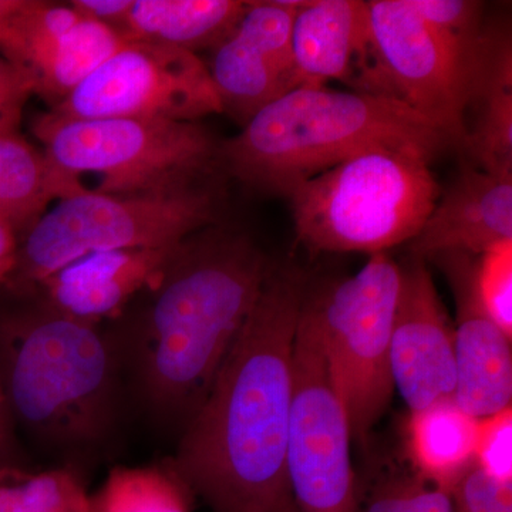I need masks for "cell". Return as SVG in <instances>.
Segmentation results:
<instances>
[{
	"label": "cell",
	"instance_id": "6da1fadb",
	"mask_svg": "<svg viewBox=\"0 0 512 512\" xmlns=\"http://www.w3.org/2000/svg\"><path fill=\"white\" fill-rule=\"evenodd\" d=\"M308 279L272 265L198 412L175 470L212 512H298L286 477L293 346Z\"/></svg>",
	"mask_w": 512,
	"mask_h": 512
},
{
	"label": "cell",
	"instance_id": "f546056e",
	"mask_svg": "<svg viewBox=\"0 0 512 512\" xmlns=\"http://www.w3.org/2000/svg\"><path fill=\"white\" fill-rule=\"evenodd\" d=\"M15 420L6 397L2 377H0V468L25 466V453L20 447L18 434H16Z\"/></svg>",
	"mask_w": 512,
	"mask_h": 512
},
{
	"label": "cell",
	"instance_id": "d4e9b609",
	"mask_svg": "<svg viewBox=\"0 0 512 512\" xmlns=\"http://www.w3.org/2000/svg\"><path fill=\"white\" fill-rule=\"evenodd\" d=\"M355 512H454V501L413 471L393 470L357 490Z\"/></svg>",
	"mask_w": 512,
	"mask_h": 512
},
{
	"label": "cell",
	"instance_id": "7402d4cb",
	"mask_svg": "<svg viewBox=\"0 0 512 512\" xmlns=\"http://www.w3.org/2000/svg\"><path fill=\"white\" fill-rule=\"evenodd\" d=\"M195 495L173 461L111 468L90 494L89 512H192Z\"/></svg>",
	"mask_w": 512,
	"mask_h": 512
},
{
	"label": "cell",
	"instance_id": "4316f807",
	"mask_svg": "<svg viewBox=\"0 0 512 512\" xmlns=\"http://www.w3.org/2000/svg\"><path fill=\"white\" fill-rule=\"evenodd\" d=\"M474 463L495 483L512 485V406L478 419Z\"/></svg>",
	"mask_w": 512,
	"mask_h": 512
},
{
	"label": "cell",
	"instance_id": "e0dca14e",
	"mask_svg": "<svg viewBox=\"0 0 512 512\" xmlns=\"http://www.w3.org/2000/svg\"><path fill=\"white\" fill-rule=\"evenodd\" d=\"M181 244L82 256L47 276L32 293L53 311L100 325L120 316L141 292L154 288Z\"/></svg>",
	"mask_w": 512,
	"mask_h": 512
},
{
	"label": "cell",
	"instance_id": "3957f363",
	"mask_svg": "<svg viewBox=\"0 0 512 512\" xmlns=\"http://www.w3.org/2000/svg\"><path fill=\"white\" fill-rule=\"evenodd\" d=\"M123 362L100 325L36 306L0 313V377L16 427L60 453L92 450L117 417Z\"/></svg>",
	"mask_w": 512,
	"mask_h": 512
},
{
	"label": "cell",
	"instance_id": "ba28073f",
	"mask_svg": "<svg viewBox=\"0 0 512 512\" xmlns=\"http://www.w3.org/2000/svg\"><path fill=\"white\" fill-rule=\"evenodd\" d=\"M402 269L387 252L357 274L306 288L301 315L322 349L353 440L366 441L394 392L390 343Z\"/></svg>",
	"mask_w": 512,
	"mask_h": 512
},
{
	"label": "cell",
	"instance_id": "ffe728a7",
	"mask_svg": "<svg viewBox=\"0 0 512 512\" xmlns=\"http://www.w3.org/2000/svg\"><path fill=\"white\" fill-rule=\"evenodd\" d=\"M477 429L478 419L470 416L454 397L410 412L406 447L413 473L434 487L453 493L476 468Z\"/></svg>",
	"mask_w": 512,
	"mask_h": 512
},
{
	"label": "cell",
	"instance_id": "5bb4252c",
	"mask_svg": "<svg viewBox=\"0 0 512 512\" xmlns=\"http://www.w3.org/2000/svg\"><path fill=\"white\" fill-rule=\"evenodd\" d=\"M399 296L390 343V370L410 412L453 397L456 387L454 326L427 261L400 265Z\"/></svg>",
	"mask_w": 512,
	"mask_h": 512
},
{
	"label": "cell",
	"instance_id": "9c48e42d",
	"mask_svg": "<svg viewBox=\"0 0 512 512\" xmlns=\"http://www.w3.org/2000/svg\"><path fill=\"white\" fill-rule=\"evenodd\" d=\"M49 113L198 123L224 109L208 64L197 53L128 40Z\"/></svg>",
	"mask_w": 512,
	"mask_h": 512
},
{
	"label": "cell",
	"instance_id": "30bf717a",
	"mask_svg": "<svg viewBox=\"0 0 512 512\" xmlns=\"http://www.w3.org/2000/svg\"><path fill=\"white\" fill-rule=\"evenodd\" d=\"M370 25L394 97L443 130L466 136L468 90L484 30L463 36L421 18L409 0H370Z\"/></svg>",
	"mask_w": 512,
	"mask_h": 512
},
{
	"label": "cell",
	"instance_id": "603a6c76",
	"mask_svg": "<svg viewBox=\"0 0 512 512\" xmlns=\"http://www.w3.org/2000/svg\"><path fill=\"white\" fill-rule=\"evenodd\" d=\"M55 201L43 151L20 133L0 134V217L22 237Z\"/></svg>",
	"mask_w": 512,
	"mask_h": 512
},
{
	"label": "cell",
	"instance_id": "2e32d148",
	"mask_svg": "<svg viewBox=\"0 0 512 512\" xmlns=\"http://www.w3.org/2000/svg\"><path fill=\"white\" fill-rule=\"evenodd\" d=\"M474 256L448 252L433 256L443 269L456 301L454 400L476 419L511 406L512 346L510 336L488 318L474 288Z\"/></svg>",
	"mask_w": 512,
	"mask_h": 512
},
{
	"label": "cell",
	"instance_id": "484cf974",
	"mask_svg": "<svg viewBox=\"0 0 512 512\" xmlns=\"http://www.w3.org/2000/svg\"><path fill=\"white\" fill-rule=\"evenodd\" d=\"M473 281L488 318L512 338V241L474 256Z\"/></svg>",
	"mask_w": 512,
	"mask_h": 512
},
{
	"label": "cell",
	"instance_id": "7a4b0ae2",
	"mask_svg": "<svg viewBox=\"0 0 512 512\" xmlns=\"http://www.w3.org/2000/svg\"><path fill=\"white\" fill-rule=\"evenodd\" d=\"M272 264L241 232L208 227L180 245L140 318L117 338L138 397L185 429L254 308Z\"/></svg>",
	"mask_w": 512,
	"mask_h": 512
},
{
	"label": "cell",
	"instance_id": "44dd1931",
	"mask_svg": "<svg viewBox=\"0 0 512 512\" xmlns=\"http://www.w3.org/2000/svg\"><path fill=\"white\" fill-rule=\"evenodd\" d=\"M247 6L241 0H133L121 35L195 53L220 45Z\"/></svg>",
	"mask_w": 512,
	"mask_h": 512
},
{
	"label": "cell",
	"instance_id": "4fadbf2b",
	"mask_svg": "<svg viewBox=\"0 0 512 512\" xmlns=\"http://www.w3.org/2000/svg\"><path fill=\"white\" fill-rule=\"evenodd\" d=\"M303 0L248 2L235 29L208 64L222 109L247 124L296 89L292 29Z\"/></svg>",
	"mask_w": 512,
	"mask_h": 512
},
{
	"label": "cell",
	"instance_id": "8fae6325",
	"mask_svg": "<svg viewBox=\"0 0 512 512\" xmlns=\"http://www.w3.org/2000/svg\"><path fill=\"white\" fill-rule=\"evenodd\" d=\"M352 430L330 383L322 349L299 313L293 346V400L286 477L298 512H355Z\"/></svg>",
	"mask_w": 512,
	"mask_h": 512
},
{
	"label": "cell",
	"instance_id": "d6a6232c",
	"mask_svg": "<svg viewBox=\"0 0 512 512\" xmlns=\"http://www.w3.org/2000/svg\"><path fill=\"white\" fill-rule=\"evenodd\" d=\"M23 0H0V46L8 39Z\"/></svg>",
	"mask_w": 512,
	"mask_h": 512
},
{
	"label": "cell",
	"instance_id": "8992f818",
	"mask_svg": "<svg viewBox=\"0 0 512 512\" xmlns=\"http://www.w3.org/2000/svg\"><path fill=\"white\" fill-rule=\"evenodd\" d=\"M431 158L373 148L342 161L285 195L299 241L312 252L380 254L419 235L440 188Z\"/></svg>",
	"mask_w": 512,
	"mask_h": 512
},
{
	"label": "cell",
	"instance_id": "d6986e66",
	"mask_svg": "<svg viewBox=\"0 0 512 512\" xmlns=\"http://www.w3.org/2000/svg\"><path fill=\"white\" fill-rule=\"evenodd\" d=\"M463 148L471 165L512 177V42L507 28H485L470 90Z\"/></svg>",
	"mask_w": 512,
	"mask_h": 512
},
{
	"label": "cell",
	"instance_id": "1f68e13d",
	"mask_svg": "<svg viewBox=\"0 0 512 512\" xmlns=\"http://www.w3.org/2000/svg\"><path fill=\"white\" fill-rule=\"evenodd\" d=\"M20 237L8 221L0 217V285L8 286L18 265Z\"/></svg>",
	"mask_w": 512,
	"mask_h": 512
},
{
	"label": "cell",
	"instance_id": "cb8c5ba5",
	"mask_svg": "<svg viewBox=\"0 0 512 512\" xmlns=\"http://www.w3.org/2000/svg\"><path fill=\"white\" fill-rule=\"evenodd\" d=\"M87 485L73 466L0 468V512H89Z\"/></svg>",
	"mask_w": 512,
	"mask_h": 512
},
{
	"label": "cell",
	"instance_id": "7c38bea8",
	"mask_svg": "<svg viewBox=\"0 0 512 512\" xmlns=\"http://www.w3.org/2000/svg\"><path fill=\"white\" fill-rule=\"evenodd\" d=\"M128 42L72 5L23 0L0 56L23 70L55 107Z\"/></svg>",
	"mask_w": 512,
	"mask_h": 512
},
{
	"label": "cell",
	"instance_id": "ac0fdd59",
	"mask_svg": "<svg viewBox=\"0 0 512 512\" xmlns=\"http://www.w3.org/2000/svg\"><path fill=\"white\" fill-rule=\"evenodd\" d=\"M507 241H512V177L464 163L409 249L427 261L448 252L480 255Z\"/></svg>",
	"mask_w": 512,
	"mask_h": 512
},
{
	"label": "cell",
	"instance_id": "52a82bcc",
	"mask_svg": "<svg viewBox=\"0 0 512 512\" xmlns=\"http://www.w3.org/2000/svg\"><path fill=\"white\" fill-rule=\"evenodd\" d=\"M220 195L205 183L171 195H74L50 205L20 237L18 265L6 288L30 295L64 265L96 254L163 248L217 224Z\"/></svg>",
	"mask_w": 512,
	"mask_h": 512
},
{
	"label": "cell",
	"instance_id": "83f0119b",
	"mask_svg": "<svg viewBox=\"0 0 512 512\" xmlns=\"http://www.w3.org/2000/svg\"><path fill=\"white\" fill-rule=\"evenodd\" d=\"M454 512H512V485L495 483L474 468L451 493Z\"/></svg>",
	"mask_w": 512,
	"mask_h": 512
},
{
	"label": "cell",
	"instance_id": "277c9868",
	"mask_svg": "<svg viewBox=\"0 0 512 512\" xmlns=\"http://www.w3.org/2000/svg\"><path fill=\"white\" fill-rule=\"evenodd\" d=\"M451 138L403 101L328 87L295 89L221 144V164L255 188L286 195L296 185L373 148L433 160Z\"/></svg>",
	"mask_w": 512,
	"mask_h": 512
},
{
	"label": "cell",
	"instance_id": "9a60e30c",
	"mask_svg": "<svg viewBox=\"0 0 512 512\" xmlns=\"http://www.w3.org/2000/svg\"><path fill=\"white\" fill-rule=\"evenodd\" d=\"M296 89L329 82L350 92L394 97L362 0H303L292 29ZM397 100V99H396Z\"/></svg>",
	"mask_w": 512,
	"mask_h": 512
},
{
	"label": "cell",
	"instance_id": "4dcf8cb0",
	"mask_svg": "<svg viewBox=\"0 0 512 512\" xmlns=\"http://www.w3.org/2000/svg\"><path fill=\"white\" fill-rule=\"evenodd\" d=\"M70 5L87 18L104 23L121 33L133 0H73Z\"/></svg>",
	"mask_w": 512,
	"mask_h": 512
},
{
	"label": "cell",
	"instance_id": "5b68a950",
	"mask_svg": "<svg viewBox=\"0 0 512 512\" xmlns=\"http://www.w3.org/2000/svg\"><path fill=\"white\" fill-rule=\"evenodd\" d=\"M57 200L156 197L210 183L220 147L200 123L161 119L35 120Z\"/></svg>",
	"mask_w": 512,
	"mask_h": 512
},
{
	"label": "cell",
	"instance_id": "f1b7e54d",
	"mask_svg": "<svg viewBox=\"0 0 512 512\" xmlns=\"http://www.w3.org/2000/svg\"><path fill=\"white\" fill-rule=\"evenodd\" d=\"M35 94L28 74L0 56V134L19 133L23 109Z\"/></svg>",
	"mask_w": 512,
	"mask_h": 512
}]
</instances>
